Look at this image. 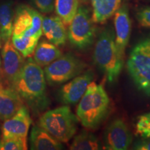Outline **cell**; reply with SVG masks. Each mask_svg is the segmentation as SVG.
Segmentation results:
<instances>
[{
    "label": "cell",
    "instance_id": "cell-24",
    "mask_svg": "<svg viewBox=\"0 0 150 150\" xmlns=\"http://www.w3.org/2000/svg\"><path fill=\"white\" fill-rule=\"evenodd\" d=\"M136 134L142 138H150V112L138 117L136 124Z\"/></svg>",
    "mask_w": 150,
    "mask_h": 150
},
{
    "label": "cell",
    "instance_id": "cell-19",
    "mask_svg": "<svg viewBox=\"0 0 150 150\" xmlns=\"http://www.w3.org/2000/svg\"><path fill=\"white\" fill-rule=\"evenodd\" d=\"M14 13L11 1H5L0 4V36L3 41L12 37Z\"/></svg>",
    "mask_w": 150,
    "mask_h": 150
},
{
    "label": "cell",
    "instance_id": "cell-16",
    "mask_svg": "<svg viewBox=\"0 0 150 150\" xmlns=\"http://www.w3.org/2000/svg\"><path fill=\"white\" fill-rule=\"evenodd\" d=\"M29 143L30 149L33 150H60L64 147L61 142L38 125H35L31 129Z\"/></svg>",
    "mask_w": 150,
    "mask_h": 150
},
{
    "label": "cell",
    "instance_id": "cell-2",
    "mask_svg": "<svg viewBox=\"0 0 150 150\" xmlns=\"http://www.w3.org/2000/svg\"><path fill=\"white\" fill-rule=\"evenodd\" d=\"M79 102L76 111L79 122L86 129H96L107 115L110 106L104 85L93 81Z\"/></svg>",
    "mask_w": 150,
    "mask_h": 150
},
{
    "label": "cell",
    "instance_id": "cell-20",
    "mask_svg": "<svg viewBox=\"0 0 150 150\" xmlns=\"http://www.w3.org/2000/svg\"><path fill=\"white\" fill-rule=\"evenodd\" d=\"M82 0H55L56 13L65 25H69L77 11Z\"/></svg>",
    "mask_w": 150,
    "mask_h": 150
},
{
    "label": "cell",
    "instance_id": "cell-15",
    "mask_svg": "<svg viewBox=\"0 0 150 150\" xmlns=\"http://www.w3.org/2000/svg\"><path fill=\"white\" fill-rule=\"evenodd\" d=\"M42 31L46 38L56 46L66 42L67 31L65 24L58 16L43 17Z\"/></svg>",
    "mask_w": 150,
    "mask_h": 150
},
{
    "label": "cell",
    "instance_id": "cell-5",
    "mask_svg": "<svg viewBox=\"0 0 150 150\" xmlns=\"http://www.w3.org/2000/svg\"><path fill=\"white\" fill-rule=\"evenodd\" d=\"M127 67L136 87L150 96V38L141 41L133 48Z\"/></svg>",
    "mask_w": 150,
    "mask_h": 150
},
{
    "label": "cell",
    "instance_id": "cell-26",
    "mask_svg": "<svg viewBox=\"0 0 150 150\" xmlns=\"http://www.w3.org/2000/svg\"><path fill=\"white\" fill-rule=\"evenodd\" d=\"M136 18L140 26L150 28V6L140 9L136 14Z\"/></svg>",
    "mask_w": 150,
    "mask_h": 150
},
{
    "label": "cell",
    "instance_id": "cell-22",
    "mask_svg": "<svg viewBox=\"0 0 150 150\" xmlns=\"http://www.w3.org/2000/svg\"><path fill=\"white\" fill-rule=\"evenodd\" d=\"M39 38L33 36H12L13 45L24 58L29 57L34 52Z\"/></svg>",
    "mask_w": 150,
    "mask_h": 150
},
{
    "label": "cell",
    "instance_id": "cell-3",
    "mask_svg": "<svg viewBox=\"0 0 150 150\" xmlns=\"http://www.w3.org/2000/svg\"><path fill=\"white\" fill-rule=\"evenodd\" d=\"M93 60L108 82L112 83L117 79L124 66V56L118 51L115 34L110 29H104L99 34L94 50Z\"/></svg>",
    "mask_w": 150,
    "mask_h": 150
},
{
    "label": "cell",
    "instance_id": "cell-1",
    "mask_svg": "<svg viewBox=\"0 0 150 150\" xmlns=\"http://www.w3.org/2000/svg\"><path fill=\"white\" fill-rule=\"evenodd\" d=\"M11 87L18 93L24 104L33 112H40L47 107L49 99L46 93L44 70L31 58L24 61Z\"/></svg>",
    "mask_w": 150,
    "mask_h": 150
},
{
    "label": "cell",
    "instance_id": "cell-10",
    "mask_svg": "<svg viewBox=\"0 0 150 150\" xmlns=\"http://www.w3.org/2000/svg\"><path fill=\"white\" fill-rule=\"evenodd\" d=\"M132 135L125 122L116 119L106 129L104 136V149L126 150L132 142Z\"/></svg>",
    "mask_w": 150,
    "mask_h": 150
},
{
    "label": "cell",
    "instance_id": "cell-28",
    "mask_svg": "<svg viewBox=\"0 0 150 150\" xmlns=\"http://www.w3.org/2000/svg\"><path fill=\"white\" fill-rule=\"evenodd\" d=\"M1 36H0V77L2 76L1 74Z\"/></svg>",
    "mask_w": 150,
    "mask_h": 150
},
{
    "label": "cell",
    "instance_id": "cell-12",
    "mask_svg": "<svg viewBox=\"0 0 150 150\" xmlns=\"http://www.w3.org/2000/svg\"><path fill=\"white\" fill-rule=\"evenodd\" d=\"M93 73L88 70L72 79L59 91V98L65 105L76 104L85 94L88 86L93 81Z\"/></svg>",
    "mask_w": 150,
    "mask_h": 150
},
{
    "label": "cell",
    "instance_id": "cell-18",
    "mask_svg": "<svg viewBox=\"0 0 150 150\" xmlns=\"http://www.w3.org/2000/svg\"><path fill=\"white\" fill-rule=\"evenodd\" d=\"M63 55L61 50L50 41L38 43L33 52V60L40 67H45Z\"/></svg>",
    "mask_w": 150,
    "mask_h": 150
},
{
    "label": "cell",
    "instance_id": "cell-13",
    "mask_svg": "<svg viewBox=\"0 0 150 150\" xmlns=\"http://www.w3.org/2000/svg\"><path fill=\"white\" fill-rule=\"evenodd\" d=\"M114 26L116 46L120 54L124 56L131 30V22L126 5L120 6L114 14Z\"/></svg>",
    "mask_w": 150,
    "mask_h": 150
},
{
    "label": "cell",
    "instance_id": "cell-14",
    "mask_svg": "<svg viewBox=\"0 0 150 150\" xmlns=\"http://www.w3.org/2000/svg\"><path fill=\"white\" fill-rule=\"evenodd\" d=\"M24 104L21 97L12 87L3 85L0 81V120L9 119Z\"/></svg>",
    "mask_w": 150,
    "mask_h": 150
},
{
    "label": "cell",
    "instance_id": "cell-23",
    "mask_svg": "<svg viewBox=\"0 0 150 150\" xmlns=\"http://www.w3.org/2000/svg\"><path fill=\"white\" fill-rule=\"evenodd\" d=\"M27 138H1L0 150H27Z\"/></svg>",
    "mask_w": 150,
    "mask_h": 150
},
{
    "label": "cell",
    "instance_id": "cell-11",
    "mask_svg": "<svg viewBox=\"0 0 150 150\" xmlns=\"http://www.w3.org/2000/svg\"><path fill=\"white\" fill-rule=\"evenodd\" d=\"M32 120L29 108L24 104L9 119L4 121L1 127V138H27Z\"/></svg>",
    "mask_w": 150,
    "mask_h": 150
},
{
    "label": "cell",
    "instance_id": "cell-7",
    "mask_svg": "<svg viewBox=\"0 0 150 150\" xmlns=\"http://www.w3.org/2000/svg\"><path fill=\"white\" fill-rule=\"evenodd\" d=\"M86 65L71 54L62 55L45 67L46 82L51 86L65 83L83 72Z\"/></svg>",
    "mask_w": 150,
    "mask_h": 150
},
{
    "label": "cell",
    "instance_id": "cell-8",
    "mask_svg": "<svg viewBox=\"0 0 150 150\" xmlns=\"http://www.w3.org/2000/svg\"><path fill=\"white\" fill-rule=\"evenodd\" d=\"M42 18L36 9L24 4L18 6L14 13L12 36H33L40 39L42 35Z\"/></svg>",
    "mask_w": 150,
    "mask_h": 150
},
{
    "label": "cell",
    "instance_id": "cell-4",
    "mask_svg": "<svg viewBox=\"0 0 150 150\" xmlns=\"http://www.w3.org/2000/svg\"><path fill=\"white\" fill-rule=\"evenodd\" d=\"M78 119L67 105L50 110L41 116L38 126L61 142H69L76 132Z\"/></svg>",
    "mask_w": 150,
    "mask_h": 150
},
{
    "label": "cell",
    "instance_id": "cell-9",
    "mask_svg": "<svg viewBox=\"0 0 150 150\" xmlns=\"http://www.w3.org/2000/svg\"><path fill=\"white\" fill-rule=\"evenodd\" d=\"M1 57V74L6 83L11 86L20 73L25 61L13 45L11 38L4 41Z\"/></svg>",
    "mask_w": 150,
    "mask_h": 150
},
{
    "label": "cell",
    "instance_id": "cell-29",
    "mask_svg": "<svg viewBox=\"0 0 150 150\" xmlns=\"http://www.w3.org/2000/svg\"><path fill=\"white\" fill-rule=\"evenodd\" d=\"M1 129H0V140H1Z\"/></svg>",
    "mask_w": 150,
    "mask_h": 150
},
{
    "label": "cell",
    "instance_id": "cell-21",
    "mask_svg": "<svg viewBox=\"0 0 150 150\" xmlns=\"http://www.w3.org/2000/svg\"><path fill=\"white\" fill-rule=\"evenodd\" d=\"M102 149L98 138L88 131H83L75 136L71 144V150H98Z\"/></svg>",
    "mask_w": 150,
    "mask_h": 150
},
{
    "label": "cell",
    "instance_id": "cell-27",
    "mask_svg": "<svg viewBox=\"0 0 150 150\" xmlns=\"http://www.w3.org/2000/svg\"><path fill=\"white\" fill-rule=\"evenodd\" d=\"M133 149L137 150H150V138H142L138 140L133 146Z\"/></svg>",
    "mask_w": 150,
    "mask_h": 150
},
{
    "label": "cell",
    "instance_id": "cell-17",
    "mask_svg": "<svg viewBox=\"0 0 150 150\" xmlns=\"http://www.w3.org/2000/svg\"><path fill=\"white\" fill-rule=\"evenodd\" d=\"M94 23H104L121 6V0H91Z\"/></svg>",
    "mask_w": 150,
    "mask_h": 150
},
{
    "label": "cell",
    "instance_id": "cell-6",
    "mask_svg": "<svg viewBox=\"0 0 150 150\" xmlns=\"http://www.w3.org/2000/svg\"><path fill=\"white\" fill-rule=\"evenodd\" d=\"M95 34V28L89 10L81 6L69 24L67 38L74 48L85 50L93 43Z\"/></svg>",
    "mask_w": 150,
    "mask_h": 150
},
{
    "label": "cell",
    "instance_id": "cell-25",
    "mask_svg": "<svg viewBox=\"0 0 150 150\" xmlns=\"http://www.w3.org/2000/svg\"><path fill=\"white\" fill-rule=\"evenodd\" d=\"M55 0H31L33 5L38 11L43 13H50L54 8Z\"/></svg>",
    "mask_w": 150,
    "mask_h": 150
}]
</instances>
